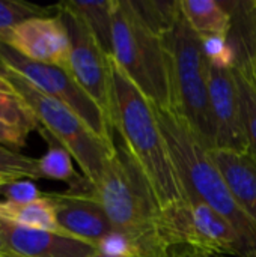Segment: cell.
Listing matches in <instances>:
<instances>
[{"mask_svg": "<svg viewBox=\"0 0 256 257\" xmlns=\"http://www.w3.org/2000/svg\"><path fill=\"white\" fill-rule=\"evenodd\" d=\"M113 131L122 148L143 173L160 209L186 199L154 104L113 62Z\"/></svg>", "mask_w": 256, "mask_h": 257, "instance_id": "1", "label": "cell"}, {"mask_svg": "<svg viewBox=\"0 0 256 257\" xmlns=\"http://www.w3.org/2000/svg\"><path fill=\"white\" fill-rule=\"evenodd\" d=\"M155 113L186 199L199 200L226 218L256 257V226L232 199L208 149L177 111L155 107Z\"/></svg>", "mask_w": 256, "mask_h": 257, "instance_id": "2", "label": "cell"}, {"mask_svg": "<svg viewBox=\"0 0 256 257\" xmlns=\"http://www.w3.org/2000/svg\"><path fill=\"white\" fill-rule=\"evenodd\" d=\"M170 72L172 110L192 128L210 151L216 148V130L210 101V65L202 39L189 26L181 9L174 26L161 35Z\"/></svg>", "mask_w": 256, "mask_h": 257, "instance_id": "3", "label": "cell"}, {"mask_svg": "<svg viewBox=\"0 0 256 257\" xmlns=\"http://www.w3.org/2000/svg\"><path fill=\"white\" fill-rule=\"evenodd\" d=\"M112 59L157 108H172L169 60L163 39L146 26L131 0L115 2Z\"/></svg>", "mask_w": 256, "mask_h": 257, "instance_id": "4", "label": "cell"}, {"mask_svg": "<svg viewBox=\"0 0 256 257\" xmlns=\"http://www.w3.org/2000/svg\"><path fill=\"white\" fill-rule=\"evenodd\" d=\"M5 75L15 92L29 104L42 130L69 152L78 164L81 176L92 185L98 184L116 152V145L106 143L72 110L38 90L20 74L5 66Z\"/></svg>", "mask_w": 256, "mask_h": 257, "instance_id": "5", "label": "cell"}, {"mask_svg": "<svg viewBox=\"0 0 256 257\" xmlns=\"http://www.w3.org/2000/svg\"><path fill=\"white\" fill-rule=\"evenodd\" d=\"M104 209L116 232L151 236L158 232L160 206L140 169L122 146L110 160L101 181L89 193Z\"/></svg>", "mask_w": 256, "mask_h": 257, "instance_id": "6", "label": "cell"}, {"mask_svg": "<svg viewBox=\"0 0 256 257\" xmlns=\"http://www.w3.org/2000/svg\"><path fill=\"white\" fill-rule=\"evenodd\" d=\"M158 232L170 250V257L210 254L252 257L232 224L199 200H184L163 209Z\"/></svg>", "mask_w": 256, "mask_h": 257, "instance_id": "7", "label": "cell"}, {"mask_svg": "<svg viewBox=\"0 0 256 257\" xmlns=\"http://www.w3.org/2000/svg\"><path fill=\"white\" fill-rule=\"evenodd\" d=\"M0 59L6 68L20 74L38 90L72 110L106 143L110 146L116 145L115 131L109 119L66 69L29 60L3 42H0Z\"/></svg>", "mask_w": 256, "mask_h": 257, "instance_id": "8", "label": "cell"}, {"mask_svg": "<svg viewBox=\"0 0 256 257\" xmlns=\"http://www.w3.org/2000/svg\"><path fill=\"white\" fill-rule=\"evenodd\" d=\"M71 42L66 71L97 102L113 128V68L112 57L72 12L56 6Z\"/></svg>", "mask_w": 256, "mask_h": 257, "instance_id": "9", "label": "cell"}, {"mask_svg": "<svg viewBox=\"0 0 256 257\" xmlns=\"http://www.w3.org/2000/svg\"><path fill=\"white\" fill-rule=\"evenodd\" d=\"M3 44L29 60L54 65L63 69L68 66L71 42L59 14L23 21Z\"/></svg>", "mask_w": 256, "mask_h": 257, "instance_id": "10", "label": "cell"}, {"mask_svg": "<svg viewBox=\"0 0 256 257\" xmlns=\"http://www.w3.org/2000/svg\"><path fill=\"white\" fill-rule=\"evenodd\" d=\"M91 187L92 184L84 178L65 193L47 196L53 200L57 223L66 235L97 244L115 229L101 205L89 194Z\"/></svg>", "mask_w": 256, "mask_h": 257, "instance_id": "11", "label": "cell"}, {"mask_svg": "<svg viewBox=\"0 0 256 257\" xmlns=\"http://www.w3.org/2000/svg\"><path fill=\"white\" fill-rule=\"evenodd\" d=\"M0 235L17 257H91L95 244L48 230L30 229L0 220Z\"/></svg>", "mask_w": 256, "mask_h": 257, "instance_id": "12", "label": "cell"}, {"mask_svg": "<svg viewBox=\"0 0 256 257\" xmlns=\"http://www.w3.org/2000/svg\"><path fill=\"white\" fill-rule=\"evenodd\" d=\"M210 101L216 130V148L246 152L241 113L232 69L210 66Z\"/></svg>", "mask_w": 256, "mask_h": 257, "instance_id": "13", "label": "cell"}, {"mask_svg": "<svg viewBox=\"0 0 256 257\" xmlns=\"http://www.w3.org/2000/svg\"><path fill=\"white\" fill-rule=\"evenodd\" d=\"M232 199L256 226V161L247 154L232 149H210Z\"/></svg>", "mask_w": 256, "mask_h": 257, "instance_id": "14", "label": "cell"}, {"mask_svg": "<svg viewBox=\"0 0 256 257\" xmlns=\"http://www.w3.org/2000/svg\"><path fill=\"white\" fill-rule=\"evenodd\" d=\"M116 0H98V2H80L66 0L57 6L72 12L83 21L88 30L94 35L100 47L112 57L113 48V11Z\"/></svg>", "mask_w": 256, "mask_h": 257, "instance_id": "15", "label": "cell"}, {"mask_svg": "<svg viewBox=\"0 0 256 257\" xmlns=\"http://www.w3.org/2000/svg\"><path fill=\"white\" fill-rule=\"evenodd\" d=\"M180 9L189 26L201 39L210 36H228L231 14L222 2L214 0H178Z\"/></svg>", "mask_w": 256, "mask_h": 257, "instance_id": "16", "label": "cell"}, {"mask_svg": "<svg viewBox=\"0 0 256 257\" xmlns=\"http://www.w3.org/2000/svg\"><path fill=\"white\" fill-rule=\"evenodd\" d=\"M0 220L23 227L66 235L57 223L54 203L47 194L42 199L30 203H12L8 200H0Z\"/></svg>", "mask_w": 256, "mask_h": 257, "instance_id": "17", "label": "cell"}, {"mask_svg": "<svg viewBox=\"0 0 256 257\" xmlns=\"http://www.w3.org/2000/svg\"><path fill=\"white\" fill-rule=\"evenodd\" d=\"M39 131L42 137H45L48 142L47 152L38 160V169H39L41 178L62 181V182H66L69 187L75 185L83 176H80L75 172L72 166V157L47 131H44L42 128H39Z\"/></svg>", "mask_w": 256, "mask_h": 257, "instance_id": "18", "label": "cell"}, {"mask_svg": "<svg viewBox=\"0 0 256 257\" xmlns=\"http://www.w3.org/2000/svg\"><path fill=\"white\" fill-rule=\"evenodd\" d=\"M232 71L235 77L246 152L256 161V87L244 72L237 69Z\"/></svg>", "mask_w": 256, "mask_h": 257, "instance_id": "19", "label": "cell"}, {"mask_svg": "<svg viewBox=\"0 0 256 257\" xmlns=\"http://www.w3.org/2000/svg\"><path fill=\"white\" fill-rule=\"evenodd\" d=\"M131 3L146 26L160 36L174 26L180 15V2L140 0Z\"/></svg>", "mask_w": 256, "mask_h": 257, "instance_id": "20", "label": "cell"}, {"mask_svg": "<svg viewBox=\"0 0 256 257\" xmlns=\"http://www.w3.org/2000/svg\"><path fill=\"white\" fill-rule=\"evenodd\" d=\"M0 120L18 128L24 134L39 130L35 113L18 93L0 92Z\"/></svg>", "mask_w": 256, "mask_h": 257, "instance_id": "21", "label": "cell"}, {"mask_svg": "<svg viewBox=\"0 0 256 257\" xmlns=\"http://www.w3.org/2000/svg\"><path fill=\"white\" fill-rule=\"evenodd\" d=\"M48 9L21 0H0V42H6L12 30L26 20L48 17Z\"/></svg>", "mask_w": 256, "mask_h": 257, "instance_id": "22", "label": "cell"}, {"mask_svg": "<svg viewBox=\"0 0 256 257\" xmlns=\"http://www.w3.org/2000/svg\"><path fill=\"white\" fill-rule=\"evenodd\" d=\"M0 175H11L15 178L41 179L38 160L26 157L17 151L0 145Z\"/></svg>", "mask_w": 256, "mask_h": 257, "instance_id": "23", "label": "cell"}, {"mask_svg": "<svg viewBox=\"0 0 256 257\" xmlns=\"http://www.w3.org/2000/svg\"><path fill=\"white\" fill-rule=\"evenodd\" d=\"M202 50L210 66L220 69L235 68V51L228 36H210L202 39Z\"/></svg>", "mask_w": 256, "mask_h": 257, "instance_id": "24", "label": "cell"}, {"mask_svg": "<svg viewBox=\"0 0 256 257\" xmlns=\"http://www.w3.org/2000/svg\"><path fill=\"white\" fill-rule=\"evenodd\" d=\"M0 196L5 200L12 203H30L35 200L42 199L45 194L39 191V188L32 181H12L0 188Z\"/></svg>", "mask_w": 256, "mask_h": 257, "instance_id": "25", "label": "cell"}, {"mask_svg": "<svg viewBox=\"0 0 256 257\" xmlns=\"http://www.w3.org/2000/svg\"><path fill=\"white\" fill-rule=\"evenodd\" d=\"M26 139L27 134H24L23 131H20L18 128L0 120V145H8L12 146L15 149L18 148H24L26 146Z\"/></svg>", "mask_w": 256, "mask_h": 257, "instance_id": "26", "label": "cell"}, {"mask_svg": "<svg viewBox=\"0 0 256 257\" xmlns=\"http://www.w3.org/2000/svg\"><path fill=\"white\" fill-rule=\"evenodd\" d=\"M0 92H6V93H17L14 86L11 84V81L8 80V77L5 75V65L3 62L0 63Z\"/></svg>", "mask_w": 256, "mask_h": 257, "instance_id": "27", "label": "cell"}, {"mask_svg": "<svg viewBox=\"0 0 256 257\" xmlns=\"http://www.w3.org/2000/svg\"><path fill=\"white\" fill-rule=\"evenodd\" d=\"M238 71V69H237ZM243 72V71H241ZM250 80H252V83L255 84L256 87V54H255V59H253V63H252V66H250V71H247V72H244Z\"/></svg>", "mask_w": 256, "mask_h": 257, "instance_id": "28", "label": "cell"}, {"mask_svg": "<svg viewBox=\"0 0 256 257\" xmlns=\"http://www.w3.org/2000/svg\"><path fill=\"white\" fill-rule=\"evenodd\" d=\"M12 253L9 251V248H8V245L5 244V241H3V238H2V235H0V257H8L11 256Z\"/></svg>", "mask_w": 256, "mask_h": 257, "instance_id": "29", "label": "cell"}, {"mask_svg": "<svg viewBox=\"0 0 256 257\" xmlns=\"http://www.w3.org/2000/svg\"><path fill=\"white\" fill-rule=\"evenodd\" d=\"M17 179H20V178L11 176V175H0V188H2L3 185L9 184V182H12V181H17Z\"/></svg>", "mask_w": 256, "mask_h": 257, "instance_id": "30", "label": "cell"}, {"mask_svg": "<svg viewBox=\"0 0 256 257\" xmlns=\"http://www.w3.org/2000/svg\"><path fill=\"white\" fill-rule=\"evenodd\" d=\"M199 257H241V256H225V254H210V256H199Z\"/></svg>", "mask_w": 256, "mask_h": 257, "instance_id": "31", "label": "cell"}, {"mask_svg": "<svg viewBox=\"0 0 256 257\" xmlns=\"http://www.w3.org/2000/svg\"><path fill=\"white\" fill-rule=\"evenodd\" d=\"M91 257H109V256H104V254H100V253H95L94 256H91Z\"/></svg>", "mask_w": 256, "mask_h": 257, "instance_id": "32", "label": "cell"}, {"mask_svg": "<svg viewBox=\"0 0 256 257\" xmlns=\"http://www.w3.org/2000/svg\"><path fill=\"white\" fill-rule=\"evenodd\" d=\"M8 257H17V256H14V254H11V256H8Z\"/></svg>", "mask_w": 256, "mask_h": 257, "instance_id": "33", "label": "cell"}, {"mask_svg": "<svg viewBox=\"0 0 256 257\" xmlns=\"http://www.w3.org/2000/svg\"><path fill=\"white\" fill-rule=\"evenodd\" d=\"M0 63H2V59H0Z\"/></svg>", "mask_w": 256, "mask_h": 257, "instance_id": "34", "label": "cell"}]
</instances>
